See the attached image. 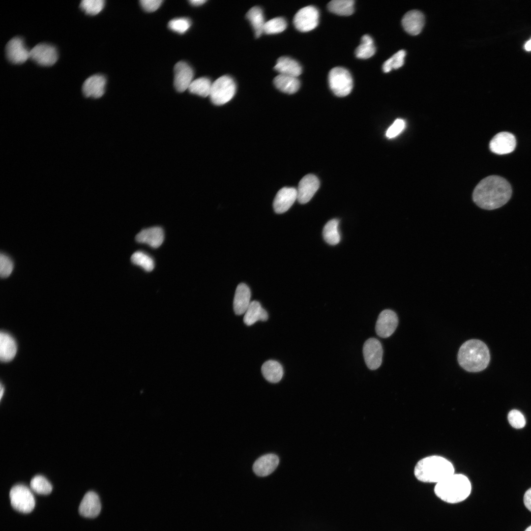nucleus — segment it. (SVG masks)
I'll use <instances>...</instances> for the list:
<instances>
[{
    "mask_svg": "<svg viewBox=\"0 0 531 531\" xmlns=\"http://www.w3.org/2000/svg\"><path fill=\"white\" fill-rule=\"evenodd\" d=\"M261 371L264 378L272 383L279 382L283 375L282 365L278 362L273 360L266 361L262 366Z\"/></svg>",
    "mask_w": 531,
    "mask_h": 531,
    "instance_id": "nucleus-27",
    "label": "nucleus"
},
{
    "mask_svg": "<svg viewBox=\"0 0 531 531\" xmlns=\"http://www.w3.org/2000/svg\"><path fill=\"white\" fill-rule=\"evenodd\" d=\"M319 12L312 5L304 7L295 14L293 23L295 28L301 32H307L314 29L318 25Z\"/></svg>",
    "mask_w": 531,
    "mask_h": 531,
    "instance_id": "nucleus-8",
    "label": "nucleus"
},
{
    "mask_svg": "<svg viewBox=\"0 0 531 531\" xmlns=\"http://www.w3.org/2000/svg\"><path fill=\"white\" fill-rule=\"evenodd\" d=\"M30 487L35 493L41 495H48L52 490V486L47 479L42 475H36L30 482Z\"/></svg>",
    "mask_w": 531,
    "mask_h": 531,
    "instance_id": "nucleus-33",
    "label": "nucleus"
},
{
    "mask_svg": "<svg viewBox=\"0 0 531 531\" xmlns=\"http://www.w3.org/2000/svg\"><path fill=\"white\" fill-rule=\"evenodd\" d=\"M510 424L514 428L520 429L526 424V420L523 414L517 410H511L508 414Z\"/></svg>",
    "mask_w": 531,
    "mask_h": 531,
    "instance_id": "nucleus-40",
    "label": "nucleus"
},
{
    "mask_svg": "<svg viewBox=\"0 0 531 531\" xmlns=\"http://www.w3.org/2000/svg\"><path fill=\"white\" fill-rule=\"evenodd\" d=\"M246 16L253 27L255 36L259 37L264 32L266 23L262 9L258 6L253 7L248 11Z\"/></svg>",
    "mask_w": 531,
    "mask_h": 531,
    "instance_id": "nucleus-28",
    "label": "nucleus"
},
{
    "mask_svg": "<svg viewBox=\"0 0 531 531\" xmlns=\"http://www.w3.org/2000/svg\"><path fill=\"white\" fill-rule=\"evenodd\" d=\"M189 19L185 18L174 19L168 23V27L172 30L180 34L187 31L191 26Z\"/></svg>",
    "mask_w": 531,
    "mask_h": 531,
    "instance_id": "nucleus-38",
    "label": "nucleus"
},
{
    "mask_svg": "<svg viewBox=\"0 0 531 531\" xmlns=\"http://www.w3.org/2000/svg\"><path fill=\"white\" fill-rule=\"evenodd\" d=\"M104 5L103 0H84L81 1L80 7L86 14L95 15L103 9Z\"/></svg>",
    "mask_w": 531,
    "mask_h": 531,
    "instance_id": "nucleus-37",
    "label": "nucleus"
},
{
    "mask_svg": "<svg viewBox=\"0 0 531 531\" xmlns=\"http://www.w3.org/2000/svg\"><path fill=\"white\" fill-rule=\"evenodd\" d=\"M12 506L16 510L28 513L34 507L35 501L30 490L25 485L18 484L14 486L9 492Z\"/></svg>",
    "mask_w": 531,
    "mask_h": 531,
    "instance_id": "nucleus-7",
    "label": "nucleus"
},
{
    "mask_svg": "<svg viewBox=\"0 0 531 531\" xmlns=\"http://www.w3.org/2000/svg\"><path fill=\"white\" fill-rule=\"evenodd\" d=\"M4 388L3 387L2 385L1 384H0V399H1V398L2 397L3 394L4 393Z\"/></svg>",
    "mask_w": 531,
    "mask_h": 531,
    "instance_id": "nucleus-46",
    "label": "nucleus"
},
{
    "mask_svg": "<svg viewBox=\"0 0 531 531\" xmlns=\"http://www.w3.org/2000/svg\"><path fill=\"white\" fill-rule=\"evenodd\" d=\"M279 74L297 77L302 73V68L298 62L288 57L279 58L274 66Z\"/></svg>",
    "mask_w": 531,
    "mask_h": 531,
    "instance_id": "nucleus-23",
    "label": "nucleus"
},
{
    "mask_svg": "<svg viewBox=\"0 0 531 531\" xmlns=\"http://www.w3.org/2000/svg\"><path fill=\"white\" fill-rule=\"evenodd\" d=\"M251 292L249 287L245 283L239 284L236 290L233 308L236 315H241L245 313L250 303Z\"/></svg>",
    "mask_w": 531,
    "mask_h": 531,
    "instance_id": "nucleus-22",
    "label": "nucleus"
},
{
    "mask_svg": "<svg viewBox=\"0 0 531 531\" xmlns=\"http://www.w3.org/2000/svg\"><path fill=\"white\" fill-rule=\"evenodd\" d=\"M320 186L318 177L313 174L305 176L300 180L297 189V200L302 204L308 203Z\"/></svg>",
    "mask_w": 531,
    "mask_h": 531,
    "instance_id": "nucleus-14",
    "label": "nucleus"
},
{
    "mask_svg": "<svg viewBox=\"0 0 531 531\" xmlns=\"http://www.w3.org/2000/svg\"><path fill=\"white\" fill-rule=\"evenodd\" d=\"M525 531H531V526L529 527Z\"/></svg>",
    "mask_w": 531,
    "mask_h": 531,
    "instance_id": "nucleus-47",
    "label": "nucleus"
},
{
    "mask_svg": "<svg viewBox=\"0 0 531 531\" xmlns=\"http://www.w3.org/2000/svg\"><path fill=\"white\" fill-rule=\"evenodd\" d=\"M472 489L469 479L461 474H453L436 484L434 492L442 500L450 503L463 501L470 495Z\"/></svg>",
    "mask_w": 531,
    "mask_h": 531,
    "instance_id": "nucleus-4",
    "label": "nucleus"
},
{
    "mask_svg": "<svg viewBox=\"0 0 531 531\" xmlns=\"http://www.w3.org/2000/svg\"><path fill=\"white\" fill-rule=\"evenodd\" d=\"M354 1L353 0H333L327 4V8L331 12L341 15L349 16L354 11Z\"/></svg>",
    "mask_w": 531,
    "mask_h": 531,
    "instance_id": "nucleus-29",
    "label": "nucleus"
},
{
    "mask_svg": "<svg viewBox=\"0 0 531 531\" xmlns=\"http://www.w3.org/2000/svg\"><path fill=\"white\" fill-rule=\"evenodd\" d=\"M287 23L282 17H276L265 23L264 32L266 34H276L283 31L287 28Z\"/></svg>",
    "mask_w": 531,
    "mask_h": 531,
    "instance_id": "nucleus-36",
    "label": "nucleus"
},
{
    "mask_svg": "<svg viewBox=\"0 0 531 531\" xmlns=\"http://www.w3.org/2000/svg\"><path fill=\"white\" fill-rule=\"evenodd\" d=\"M454 473L452 463L439 456H430L421 459L414 469L416 478L424 482L438 483Z\"/></svg>",
    "mask_w": 531,
    "mask_h": 531,
    "instance_id": "nucleus-3",
    "label": "nucleus"
},
{
    "mask_svg": "<svg viewBox=\"0 0 531 531\" xmlns=\"http://www.w3.org/2000/svg\"><path fill=\"white\" fill-rule=\"evenodd\" d=\"M279 462V459L276 455L267 454L256 460L253 465V470L258 476H266L276 469Z\"/></svg>",
    "mask_w": 531,
    "mask_h": 531,
    "instance_id": "nucleus-20",
    "label": "nucleus"
},
{
    "mask_svg": "<svg viewBox=\"0 0 531 531\" xmlns=\"http://www.w3.org/2000/svg\"><path fill=\"white\" fill-rule=\"evenodd\" d=\"M30 58L39 65L51 66L58 59V51L54 46L50 44L39 43L30 50Z\"/></svg>",
    "mask_w": 531,
    "mask_h": 531,
    "instance_id": "nucleus-9",
    "label": "nucleus"
},
{
    "mask_svg": "<svg viewBox=\"0 0 531 531\" xmlns=\"http://www.w3.org/2000/svg\"><path fill=\"white\" fill-rule=\"evenodd\" d=\"M297 200V189L294 187H285L277 193L273 202L274 211L281 214L287 211Z\"/></svg>",
    "mask_w": 531,
    "mask_h": 531,
    "instance_id": "nucleus-16",
    "label": "nucleus"
},
{
    "mask_svg": "<svg viewBox=\"0 0 531 531\" xmlns=\"http://www.w3.org/2000/svg\"><path fill=\"white\" fill-rule=\"evenodd\" d=\"M7 59L16 64L25 62L30 56V50L26 46L22 38L19 36L11 39L5 46Z\"/></svg>",
    "mask_w": 531,
    "mask_h": 531,
    "instance_id": "nucleus-11",
    "label": "nucleus"
},
{
    "mask_svg": "<svg viewBox=\"0 0 531 531\" xmlns=\"http://www.w3.org/2000/svg\"><path fill=\"white\" fill-rule=\"evenodd\" d=\"M511 194L510 184L505 179L498 176H490L477 184L473 191L472 199L480 208L492 210L505 205Z\"/></svg>",
    "mask_w": 531,
    "mask_h": 531,
    "instance_id": "nucleus-1",
    "label": "nucleus"
},
{
    "mask_svg": "<svg viewBox=\"0 0 531 531\" xmlns=\"http://www.w3.org/2000/svg\"><path fill=\"white\" fill-rule=\"evenodd\" d=\"M402 25L405 30L413 35L418 34L424 25V16L423 13L417 10L407 12L402 20Z\"/></svg>",
    "mask_w": 531,
    "mask_h": 531,
    "instance_id": "nucleus-19",
    "label": "nucleus"
},
{
    "mask_svg": "<svg viewBox=\"0 0 531 531\" xmlns=\"http://www.w3.org/2000/svg\"><path fill=\"white\" fill-rule=\"evenodd\" d=\"M405 127V121L401 118L396 119L387 129L386 136L390 139L395 138L402 132Z\"/></svg>",
    "mask_w": 531,
    "mask_h": 531,
    "instance_id": "nucleus-41",
    "label": "nucleus"
},
{
    "mask_svg": "<svg viewBox=\"0 0 531 531\" xmlns=\"http://www.w3.org/2000/svg\"><path fill=\"white\" fill-rule=\"evenodd\" d=\"M236 83L229 76H222L212 83L209 97L216 105H223L230 101L235 94Z\"/></svg>",
    "mask_w": 531,
    "mask_h": 531,
    "instance_id": "nucleus-5",
    "label": "nucleus"
},
{
    "mask_svg": "<svg viewBox=\"0 0 531 531\" xmlns=\"http://www.w3.org/2000/svg\"><path fill=\"white\" fill-rule=\"evenodd\" d=\"M142 8L147 12L156 10L162 2L161 0H142L140 1Z\"/></svg>",
    "mask_w": 531,
    "mask_h": 531,
    "instance_id": "nucleus-42",
    "label": "nucleus"
},
{
    "mask_svg": "<svg viewBox=\"0 0 531 531\" xmlns=\"http://www.w3.org/2000/svg\"><path fill=\"white\" fill-rule=\"evenodd\" d=\"M14 267L13 262L7 255L1 253L0 255V275L2 278L8 277Z\"/></svg>",
    "mask_w": 531,
    "mask_h": 531,
    "instance_id": "nucleus-39",
    "label": "nucleus"
},
{
    "mask_svg": "<svg viewBox=\"0 0 531 531\" xmlns=\"http://www.w3.org/2000/svg\"><path fill=\"white\" fill-rule=\"evenodd\" d=\"M328 81L331 91L339 97L348 95L353 89L352 77L344 67H336L331 69L328 73Z\"/></svg>",
    "mask_w": 531,
    "mask_h": 531,
    "instance_id": "nucleus-6",
    "label": "nucleus"
},
{
    "mask_svg": "<svg viewBox=\"0 0 531 531\" xmlns=\"http://www.w3.org/2000/svg\"><path fill=\"white\" fill-rule=\"evenodd\" d=\"M376 52V48L372 38L369 35H364L360 44L355 51V56L359 59H367L373 56Z\"/></svg>",
    "mask_w": 531,
    "mask_h": 531,
    "instance_id": "nucleus-30",
    "label": "nucleus"
},
{
    "mask_svg": "<svg viewBox=\"0 0 531 531\" xmlns=\"http://www.w3.org/2000/svg\"><path fill=\"white\" fill-rule=\"evenodd\" d=\"M406 51L401 50L387 59L383 65L384 72L388 73L392 69H396L402 67L404 63Z\"/></svg>",
    "mask_w": 531,
    "mask_h": 531,
    "instance_id": "nucleus-35",
    "label": "nucleus"
},
{
    "mask_svg": "<svg viewBox=\"0 0 531 531\" xmlns=\"http://www.w3.org/2000/svg\"><path fill=\"white\" fill-rule=\"evenodd\" d=\"M365 362L369 369L376 370L381 365L383 349L381 342L375 338L367 339L363 346Z\"/></svg>",
    "mask_w": 531,
    "mask_h": 531,
    "instance_id": "nucleus-10",
    "label": "nucleus"
},
{
    "mask_svg": "<svg viewBox=\"0 0 531 531\" xmlns=\"http://www.w3.org/2000/svg\"><path fill=\"white\" fill-rule=\"evenodd\" d=\"M339 221L333 219L329 221L324 226L323 234L325 241L330 245H336L340 241L338 230Z\"/></svg>",
    "mask_w": 531,
    "mask_h": 531,
    "instance_id": "nucleus-31",
    "label": "nucleus"
},
{
    "mask_svg": "<svg viewBox=\"0 0 531 531\" xmlns=\"http://www.w3.org/2000/svg\"><path fill=\"white\" fill-rule=\"evenodd\" d=\"M275 87L281 91L293 94L299 88L300 82L297 77L279 74L273 79Z\"/></svg>",
    "mask_w": 531,
    "mask_h": 531,
    "instance_id": "nucleus-26",
    "label": "nucleus"
},
{
    "mask_svg": "<svg viewBox=\"0 0 531 531\" xmlns=\"http://www.w3.org/2000/svg\"><path fill=\"white\" fill-rule=\"evenodd\" d=\"M106 79L101 74L93 75L88 78L84 82L82 91L87 97L98 98L105 92Z\"/></svg>",
    "mask_w": 531,
    "mask_h": 531,
    "instance_id": "nucleus-17",
    "label": "nucleus"
},
{
    "mask_svg": "<svg viewBox=\"0 0 531 531\" xmlns=\"http://www.w3.org/2000/svg\"><path fill=\"white\" fill-rule=\"evenodd\" d=\"M516 145L514 135L508 132L497 134L491 140L489 148L491 151L498 154H505L512 152Z\"/></svg>",
    "mask_w": 531,
    "mask_h": 531,
    "instance_id": "nucleus-13",
    "label": "nucleus"
},
{
    "mask_svg": "<svg viewBox=\"0 0 531 531\" xmlns=\"http://www.w3.org/2000/svg\"><path fill=\"white\" fill-rule=\"evenodd\" d=\"M17 352V345L13 338L9 334L1 332L0 334V358L3 362L11 360Z\"/></svg>",
    "mask_w": 531,
    "mask_h": 531,
    "instance_id": "nucleus-24",
    "label": "nucleus"
},
{
    "mask_svg": "<svg viewBox=\"0 0 531 531\" xmlns=\"http://www.w3.org/2000/svg\"><path fill=\"white\" fill-rule=\"evenodd\" d=\"M398 324L396 313L391 310H384L378 317L375 325L376 333L382 338L389 337L396 330Z\"/></svg>",
    "mask_w": 531,
    "mask_h": 531,
    "instance_id": "nucleus-12",
    "label": "nucleus"
},
{
    "mask_svg": "<svg viewBox=\"0 0 531 531\" xmlns=\"http://www.w3.org/2000/svg\"><path fill=\"white\" fill-rule=\"evenodd\" d=\"M212 83L206 77H201L193 80L188 90L190 92L204 97L209 95Z\"/></svg>",
    "mask_w": 531,
    "mask_h": 531,
    "instance_id": "nucleus-32",
    "label": "nucleus"
},
{
    "mask_svg": "<svg viewBox=\"0 0 531 531\" xmlns=\"http://www.w3.org/2000/svg\"><path fill=\"white\" fill-rule=\"evenodd\" d=\"M268 319L266 310L262 308L259 302L251 301L244 313L243 322L247 325H251L258 321H266Z\"/></svg>",
    "mask_w": 531,
    "mask_h": 531,
    "instance_id": "nucleus-25",
    "label": "nucleus"
},
{
    "mask_svg": "<svg viewBox=\"0 0 531 531\" xmlns=\"http://www.w3.org/2000/svg\"><path fill=\"white\" fill-rule=\"evenodd\" d=\"M524 502L526 507L531 511V488L528 490L524 496Z\"/></svg>",
    "mask_w": 531,
    "mask_h": 531,
    "instance_id": "nucleus-43",
    "label": "nucleus"
},
{
    "mask_svg": "<svg viewBox=\"0 0 531 531\" xmlns=\"http://www.w3.org/2000/svg\"><path fill=\"white\" fill-rule=\"evenodd\" d=\"M525 49L528 51H531V39L526 43Z\"/></svg>",
    "mask_w": 531,
    "mask_h": 531,
    "instance_id": "nucleus-45",
    "label": "nucleus"
},
{
    "mask_svg": "<svg viewBox=\"0 0 531 531\" xmlns=\"http://www.w3.org/2000/svg\"><path fill=\"white\" fill-rule=\"evenodd\" d=\"M206 0H191L189 1L191 4L194 6H199L203 4Z\"/></svg>",
    "mask_w": 531,
    "mask_h": 531,
    "instance_id": "nucleus-44",
    "label": "nucleus"
},
{
    "mask_svg": "<svg viewBox=\"0 0 531 531\" xmlns=\"http://www.w3.org/2000/svg\"><path fill=\"white\" fill-rule=\"evenodd\" d=\"M174 86L180 92L188 88L193 81L194 72L191 66L186 62L180 61L174 66Z\"/></svg>",
    "mask_w": 531,
    "mask_h": 531,
    "instance_id": "nucleus-15",
    "label": "nucleus"
},
{
    "mask_svg": "<svg viewBox=\"0 0 531 531\" xmlns=\"http://www.w3.org/2000/svg\"><path fill=\"white\" fill-rule=\"evenodd\" d=\"M135 239L139 243H146L156 248L163 242L164 234L161 227H151L142 230L136 236Z\"/></svg>",
    "mask_w": 531,
    "mask_h": 531,
    "instance_id": "nucleus-21",
    "label": "nucleus"
},
{
    "mask_svg": "<svg viewBox=\"0 0 531 531\" xmlns=\"http://www.w3.org/2000/svg\"><path fill=\"white\" fill-rule=\"evenodd\" d=\"M460 366L470 372H478L488 366L490 355L487 345L481 340L471 339L460 347L457 355Z\"/></svg>",
    "mask_w": 531,
    "mask_h": 531,
    "instance_id": "nucleus-2",
    "label": "nucleus"
},
{
    "mask_svg": "<svg viewBox=\"0 0 531 531\" xmlns=\"http://www.w3.org/2000/svg\"><path fill=\"white\" fill-rule=\"evenodd\" d=\"M101 502L98 495L89 491L83 497L79 507V513L88 518H94L100 513Z\"/></svg>",
    "mask_w": 531,
    "mask_h": 531,
    "instance_id": "nucleus-18",
    "label": "nucleus"
},
{
    "mask_svg": "<svg viewBox=\"0 0 531 531\" xmlns=\"http://www.w3.org/2000/svg\"><path fill=\"white\" fill-rule=\"evenodd\" d=\"M131 261L133 264L141 266L147 272L151 271L154 267L153 260L143 252L134 253L131 257Z\"/></svg>",
    "mask_w": 531,
    "mask_h": 531,
    "instance_id": "nucleus-34",
    "label": "nucleus"
}]
</instances>
